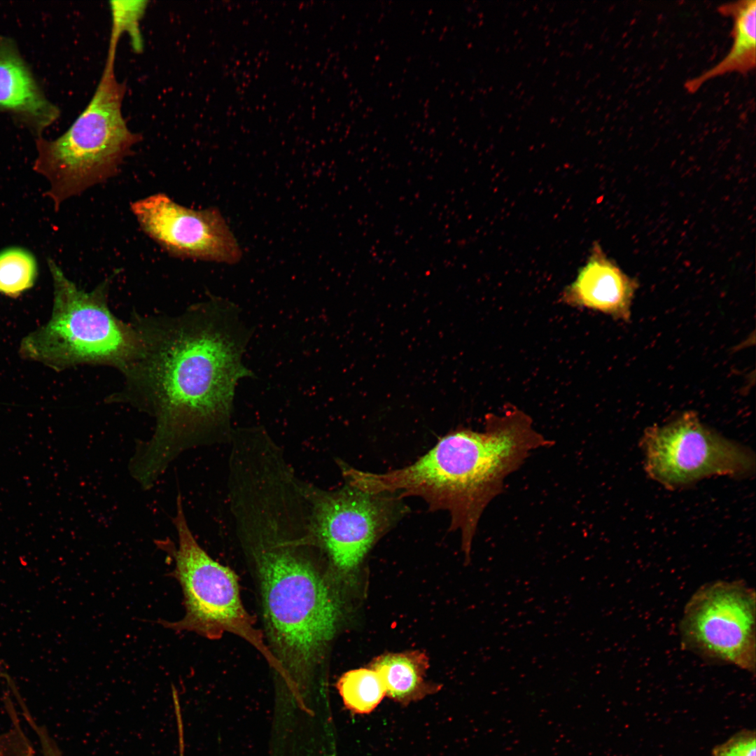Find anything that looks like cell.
Wrapping results in <instances>:
<instances>
[{"label":"cell","instance_id":"1","mask_svg":"<svg viewBox=\"0 0 756 756\" xmlns=\"http://www.w3.org/2000/svg\"><path fill=\"white\" fill-rule=\"evenodd\" d=\"M130 323L140 352L106 400L155 419L152 437L129 463L133 478L150 489L200 435L228 417L237 384L252 374L243 363L250 332L238 309L218 298L175 315L133 314Z\"/></svg>","mask_w":756,"mask_h":756},{"label":"cell","instance_id":"2","mask_svg":"<svg viewBox=\"0 0 756 756\" xmlns=\"http://www.w3.org/2000/svg\"><path fill=\"white\" fill-rule=\"evenodd\" d=\"M554 444L517 410L488 416L483 432L458 428L442 438L413 463L384 473L354 471L358 488L373 493L419 496L432 510H446L450 529L459 531L470 561L478 523L504 489L505 479L534 451Z\"/></svg>","mask_w":756,"mask_h":756},{"label":"cell","instance_id":"3","mask_svg":"<svg viewBox=\"0 0 756 756\" xmlns=\"http://www.w3.org/2000/svg\"><path fill=\"white\" fill-rule=\"evenodd\" d=\"M251 548L265 634L279 673L309 679L322 663L340 617L326 579L298 541L262 539Z\"/></svg>","mask_w":756,"mask_h":756},{"label":"cell","instance_id":"4","mask_svg":"<svg viewBox=\"0 0 756 756\" xmlns=\"http://www.w3.org/2000/svg\"><path fill=\"white\" fill-rule=\"evenodd\" d=\"M54 298L48 321L20 342L22 358L57 371L80 365H104L120 372L138 356L141 342L131 323L108 306L109 281L91 291L79 288L48 259Z\"/></svg>","mask_w":756,"mask_h":756},{"label":"cell","instance_id":"5","mask_svg":"<svg viewBox=\"0 0 756 756\" xmlns=\"http://www.w3.org/2000/svg\"><path fill=\"white\" fill-rule=\"evenodd\" d=\"M115 56L108 53L91 100L68 130L55 139H36L33 169L48 181L45 195L53 202L55 211L66 200L117 175L141 140L122 116L125 85L115 77Z\"/></svg>","mask_w":756,"mask_h":756},{"label":"cell","instance_id":"6","mask_svg":"<svg viewBox=\"0 0 756 756\" xmlns=\"http://www.w3.org/2000/svg\"><path fill=\"white\" fill-rule=\"evenodd\" d=\"M172 522L178 545L169 538L157 540L155 544L174 561L172 575L181 587L186 612L179 621H160L161 624L211 640L219 639L225 633L233 634L254 647L278 672L277 663L262 632L255 628L253 617L243 605L237 575L212 559L198 544L188 524L181 493L176 498Z\"/></svg>","mask_w":756,"mask_h":756},{"label":"cell","instance_id":"7","mask_svg":"<svg viewBox=\"0 0 756 756\" xmlns=\"http://www.w3.org/2000/svg\"><path fill=\"white\" fill-rule=\"evenodd\" d=\"M755 594L740 581L707 583L691 596L680 622L683 648L712 662L755 671Z\"/></svg>","mask_w":756,"mask_h":756},{"label":"cell","instance_id":"8","mask_svg":"<svg viewBox=\"0 0 756 756\" xmlns=\"http://www.w3.org/2000/svg\"><path fill=\"white\" fill-rule=\"evenodd\" d=\"M312 504L314 542L341 574L357 568L405 512L396 496L367 492L348 483L336 491H318Z\"/></svg>","mask_w":756,"mask_h":756},{"label":"cell","instance_id":"9","mask_svg":"<svg viewBox=\"0 0 756 756\" xmlns=\"http://www.w3.org/2000/svg\"><path fill=\"white\" fill-rule=\"evenodd\" d=\"M644 442L648 472L669 486L715 475H744L755 465L750 450L711 431L690 412L650 428Z\"/></svg>","mask_w":756,"mask_h":756},{"label":"cell","instance_id":"10","mask_svg":"<svg viewBox=\"0 0 756 756\" xmlns=\"http://www.w3.org/2000/svg\"><path fill=\"white\" fill-rule=\"evenodd\" d=\"M142 230L170 255L234 264L241 250L217 208L195 210L162 192L131 204Z\"/></svg>","mask_w":756,"mask_h":756},{"label":"cell","instance_id":"11","mask_svg":"<svg viewBox=\"0 0 756 756\" xmlns=\"http://www.w3.org/2000/svg\"><path fill=\"white\" fill-rule=\"evenodd\" d=\"M0 111L11 114L37 137L59 116L11 38L0 36Z\"/></svg>","mask_w":756,"mask_h":756},{"label":"cell","instance_id":"12","mask_svg":"<svg viewBox=\"0 0 756 756\" xmlns=\"http://www.w3.org/2000/svg\"><path fill=\"white\" fill-rule=\"evenodd\" d=\"M636 288V282L595 245L575 280L564 292L563 299L571 305L598 310L627 321Z\"/></svg>","mask_w":756,"mask_h":756},{"label":"cell","instance_id":"13","mask_svg":"<svg viewBox=\"0 0 756 756\" xmlns=\"http://www.w3.org/2000/svg\"><path fill=\"white\" fill-rule=\"evenodd\" d=\"M718 11L732 20L733 43L727 55L716 65L688 80L685 88L695 92L703 84L729 73L746 74L756 64V1L741 0L721 5Z\"/></svg>","mask_w":756,"mask_h":756},{"label":"cell","instance_id":"14","mask_svg":"<svg viewBox=\"0 0 756 756\" xmlns=\"http://www.w3.org/2000/svg\"><path fill=\"white\" fill-rule=\"evenodd\" d=\"M428 667L426 655L419 651L382 654L370 666L379 675L386 695L405 706L440 690L437 684L426 680Z\"/></svg>","mask_w":756,"mask_h":756},{"label":"cell","instance_id":"15","mask_svg":"<svg viewBox=\"0 0 756 756\" xmlns=\"http://www.w3.org/2000/svg\"><path fill=\"white\" fill-rule=\"evenodd\" d=\"M337 688L345 706L358 714L372 712L386 695L379 675L370 668L344 673L338 680Z\"/></svg>","mask_w":756,"mask_h":756},{"label":"cell","instance_id":"16","mask_svg":"<svg viewBox=\"0 0 756 756\" xmlns=\"http://www.w3.org/2000/svg\"><path fill=\"white\" fill-rule=\"evenodd\" d=\"M38 275L34 255L21 247L0 251V293L15 298L32 288Z\"/></svg>","mask_w":756,"mask_h":756},{"label":"cell","instance_id":"17","mask_svg":"<svg viewBox=\"0 0 756 756\" xmlns=\"http://www.w3.org/2000/svg\"><path fill=\"white\" fill-rule=\"evenodd\" d=\"M147 1H111L112 31L111 46L117 47L120 35L128 31L134 49H141V38L139 24L146 8Z\"/></svg>","mask_w":756,"mask_h":756},{"label":"cell","instance_id":"18","mask_svg":"<svg viewBox=\"0 0 756 756\" xmlns=\"http://www.w3.org/2000/svg\"><path fill=\"white\" fill-rule=\"evenodd\" d=\"M755 730L743 729L715 746L711 756H755Z\"/></svg>","mask_w":756,"mask_h":756},{"label":"cell","instance_id":"19","mask_svg":"<svg viewBox=\"0 0 756 756\" xmlns=\"http://www.w3.org/2000/svg\"><path fill=\"white\" fill-rule=\"evenodd\" d=\"M41 741L42 744V754L41 756H60L56 747L51 743L50 740L46 737V736L39 732ZM25 756H36L34 754H29L28 752Z\"/></svg>","mask_w":756,"mask_h":756}]
</instances>
